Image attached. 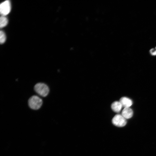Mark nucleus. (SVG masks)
<instances>
[{
	"label": "nucleus",
	"mask_w": 156,
	"mask_h": 156,
	"mask_svg": "<svg viewBox=\"0 0 156 156\" xmlns=\"http://www.w3.org/2000/svg\"><path fill=\"white\" fill-rule=\"evenodd\" d=\"M34 89L36 93L42 97H46L48 94L49 89L48 86L44 83H39L34 86Z\"/></svg>",
	"instance_id": "obj_1"
},
{
	"label": "nucleus",
	"mask_w": 156,
	"mask_h": 156,
	"mask_svg": "<svg viewBox=\"0 0 156 156\" xmlns=\"http://www.w3.org/2000/svg\"><path fill=\"white\" fill-rule=\"evenodd\" d=\"M42 99L36 95H33L28 100V104L29 107L34 110H38L40 109L42 104Z\"/></svg>",
	"instance_id": "obj_2"
},
{
	"label": "nucleus",
	"mask_w": 156,
	"mask_h": 156,
	"mask_svg": "<svg viewBox=\"0 0 156 156\" xmlns=\"http://www.w3.org/2000/svg\"><path fill=\"white\" fill-rule=\"evenodd\" d=\"M112 122L114 125L119 127H124L127 123L126 119L120 114L115 115L112 118Z\"/></svg>",
	"instance_id": "obj_3"
},
{
	"label": "nucleus",
	"mask_w": 156,
	"mask_h": 156,
	"mask_svg": "<svg viewBox=\"0 0 156 156\" xmlns=\"http://www.w3.org/2000/svg\"><path fill=\"white\" fill-rule=\"evenodd\" d=\"M11 9V3L9 1L6 0L0 4V12L1 16L7 15L10 12Z\"/></svg>",
	"instance_id": "obj_4"
},
{
	"label": "nucleus",
	"mask_w": 156,
	"mask_h": 156,
	"mask_svg": "<svg viewBox=\"0 0 156 156\" xmlns=\"http://www.w3.org/2000/svg\"><path fill=\"white\" fill-rule=\"evenodd\" d=\"M122 115L126 119L131 118L133 115L132 110L129 107H125L122 112Z\"/></svg>",
	"instance_id": "obj_5"
},
{
	"label": "nucleus",
	"mask_w": 156,
	"mask_h": 156,
	"mask_svg": "<svg viewBox=\"0 0 156 156\" xmlns=\"http://www.w3.org/2000/svg\"><path fill=\"white\" fill-rule=\"evenodd\" d=\"M120 102L125 108L129 107L132 104V100L129 98L125 97H122L120 99Z\"/></svg>",
	"instance_id": "obj_6"
},
{
	"label": "nucleus",
	"mask_w": 156,
	"mask_h": 156,
	"mask_svg": "<svg viewBox=\"0 0 156 156\" xmlns=\"http://www.w3.org/2000/svg\"><path fill=\"white\" fill-rule=\"evenodd\" d=\"M122 105L120 101H115L111 104V107L112 110L116 113H119L120 111Z\"/></svg>",
	"instance_id": "obj_7"
},
{
	"label": "nucleus",
	"mask_w": 156,
	"mask_h": 156,
	"mask_svg": "<svg viewBox=\"0 0 156 156\" xmlns=\"http://www.w3.org/2000/svg\"><path fill=\"white\" fill-rule=\"evenodd\" d=\"M8 20L7 17L4 16H1L0 18V27L3 28L8 24Z\"/></svg>",
	"instance_id": "obj_8"
},
{
	"label": "nucleus",
	"mask_w": 156,
	"mask_h": 156,
	"mask_svg": "<svg viewBox=\"0 0 156 156\" xmlns=\"http://www.w3.org/2000/svg\"><path fill=\"white\" fill-rule=\"evenodd\" d=\"M6 36L4 32L1 30L0 31V42L1 44L3 43L5 41Z\"/></svg>",
	"instance_id": "obj_9"
},
{
	"label": "nucleus",
	"mask_w": 156,
	"mask_h": 156,
	"mask_svg": "<svg viewBox=\"0 0 156 156\" xmlns=\"http://www.w3.org/2000/svg\"><path fill=\"white\" fill-rule=\"evenodd\" d=\"M151 53L152 55H156V49L155 51L151 52Z\"/></svg>",
	"instance_id": "obj_10"
}]
</instances>
